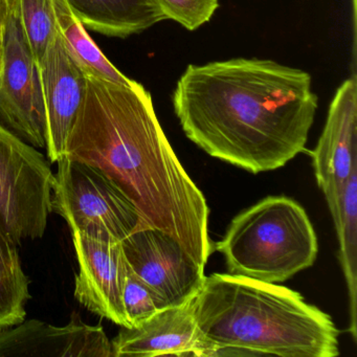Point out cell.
Segmentation results:
<instances>
[{
	"mask_svg": "<svg viewBox=\"0 0 357 357\" xmlns=\"http://www.w3.org/2000/svg\"><path fill=\"white\" fill-rule=\"evenodd\" d=\"M64 156L114 181L137 208L139 229L167 234L206 267L213 252L208 202L171 147L141 83L87 76Z\"/></svg>",
	"mask_w": 357,
	"mask_h": 357,
	"instance_id": "1",
	"label": "cell"
},
{
	"mask_svg": "<svg viewBox=\"0 0 357 357\" xmlns=\"http://www.w3.org/2000/svg\"><path fill=\"white\" fill-rule=\"evenodd\" d=\"M308 73L273 60L188 66L173 107L200 149L252 174L277 170L305 151L317 110Z\"/></svg>",
	"mask_w": 357,
	"mask_h": 357,
	"instance_id": "2",
	"label": "cell"
},
{
	"mask_svg": "<svg viewBox=\"0 0 357 357\" xmlns=\"http://www.w3.org/2000/svg\"><path fill=\"white\" fill-rule=\"evenodd\" d=\"M208 356L336 357L331 317L298 291L231 273H213L193 298Z\"/></svg>",
	"mask_w": 357,
	"mask_h": 357,
	"instance_id": "3",
	"label": "cell"
},
{
	"mask_svg": "<svg viewBox=\"0 0 357 357\" xmlns=\"http://www.w3.org/2000/svg\"><path fill=\"white\" fill-rule=\"evenodd\" d=\"M215 248L229 273L275 284L312 266L319 252L306 211L286 196H269L240 213Z\"/></svg>",
	"mask_w": 357,
	"mask_h": 357,
	"instance_id": "4",
	"label": "cell"
},
{
	"mask_svg": "<svg viewBox=\"0 0 357 357\" xmlns=\"http://www.w3.org/2000/svg\"><path fill=\"white\" fill-rule=\"evenodd\" d=\"M52 193V212L72 229L122 241L141 227L135 204L101 171L62 158Z\"/></svg>",
	"mask_w": 357,
	"mask_h": 357,
	"instance_id": "5",
	"label": "cell"
},
{
	"mask_svg": "<svg viewBox=\"0 0 357 357\" xmlns=\"http://www.w3.org/2000/svg\"><path fill=\"white\" fill-rule=\"evenodd\" d=\"M54 179L51 162L0 123V225L17 245L45 236Z\"/></svg>",
	"mask_w": 357,
	"mask_h": 357,
	"instance_id": "6",
	"label": "cell"
},
{
	"mask_svg": "<svg viewBox=\"0 0 357 357\" xmlns=\"http://www.w3.org/2000/svg\"><path fill=\"white\" fill-rule=\"evenodd\" d=\"M0 123L35 148H47L40 74L24 36L18 0L0 50Z\"/></svg>",
	"mask_w": 357,
	"mask_h": 357,
	"instance_id": "7",
	"label": "cell"
},
{
	"mask_svg": "<svg viewBox=\"0 0 357 357\" xmlns=\"http://www.w3.org/2000/svg\"><path fill=\"white\" fill-rule=\"evenodd\" d=\"M122 246L129 266L152 290L160 309L190 302L204 285V267L158 229H137L122 240Z\"/></svg>",
	"mask_w": 357,
	"mask_h": 357,
	"instance_id": "8",
	"label": "cell"
},
{
	"mask_svg": "<svg viewBox=\"0 0 357 357\" xmlns=\"http://www.w3.org/2000/svg\"><path fill=\"white\" fill-rule=\"evenodd\" d=\"M70 233L79 264L75 298L87 310L131 328L123 304L128 262L122 241L101 239L77 229Z\"/></svg>",
	"mask_w": 357,
	"mask_h": 357,
	"instance_id": "9",
	"label": "cell"
},
{
	"mask_svg": "<svg viewBox=\"0 0 357 357\" xmlns=\"http://www.w3.org/2000/svg\"><path fill=\"white\" fill-rule=\"evenodd\" d=\"M317 185L333 214L342 202L344 187L357 169L356 78L342 83L328 110L325 127L311 152Z\"/></svg>",
	"mask_w": 357,
	"mask_h": 357,
	"instance_id": "10",
	"label": "cell"
},
{
	"mask_svg": "<svg viewBox=\"0 0 357 357\" xmlns=\"http://www.w3.org/2000/svg\"><path fill=\"white\" fill-rule=\"evenodd\" d=\"M45 116L47 160H61L66 141L85 97L86 73L73 57L59 32L39 66Z\"/></svg>",
	"mask_w": 357,
	"mask_h": 357,
	"instance_id": "11",
	"label": "cell"
},
{
	"mask_svg": "<svg viewBox=\"0 0 357 357\" xmlns=\"http://www.w3.org/2000/svg\"><path fill=\"white\" fill-rule=\"evenodd\" d=\"M114 357L112 340L101 325L85 324L73 313L58 327L38 319L0 330V357Z\"/></svg>",
	"mask_w": 357,
	"mask_h": 357,
	"instance_id": "12",
	"label": "cell"
},
{
	"mask_svg": "<svg viewBox=\"0 0 357 357\" xmlns=\"http://www.w3.org/2000/svg\"><path fill=\"white\" fill-rule=\"evenodd\" d=\"M112 346L114 357L208 356L211 349L196 323L193 300L160 309L137 327H121Z\"/></svg>",
	"mask_w": 357,
	"mask_h": 357,
	"instance_id": "13",
	"label": "cell"
},
{
	"mask_svg": "<svg viewBox=\"0 0 357 357\" xmlns=\"http://www.w3.org/2000/svg\"><path fill=\"white\" fill-rule=\"evenodd\" d=\"M83 26L107 37L127 38L166 20L158 0H66Z\"/></svg>",
	"mask_w": 357,
	"mask_h": 357,
	"instance_id": "14",
	"label": "cell"
},
{
	"mask_svg": "<svg viewBox=\"0 0 357 357\" xmlns=\"http://www.w3.org/2000/svg\"><path fill=\"white\" fill-rule=\"evenodd\" d=\"M58 32L73 57L87 76L110 82L128 84L131 79L123 75L97 47L77 14L66 0H53Z\"/></svg>",
	"mask_w": 357,
	"mask_h": 357,
	"instance_id": "15",
	"label": "cell"
},
{
	"mask_svg": "<svg viewBox=\"0 0 357 357\" xmlns=\"http://www.w3.org/2000/svg\"><path fill=\"white\" fill-rule=\"evenodd\" d=\"M340 243V262L349 296V332L357 340V169L349 177L342 202L331 214Z\"/></svg>",
	"mask_w": 357,
	"mask_h": 357,
	"instance_id": "16",
	"label": "cell"
},
{
	"mask_svg": "<svg viewBox=\"0 0 357 357\" xmlns=\"http://www.w3.org/2000/svg\"><path fill=\"white\" fill-rule=\"evenodd\" d=\"M30 298V279L22 268L18 245L0 225V330L26 319Z\"/></svg>",
	"mask_w": 357,
	"mask_h": 357,
	"instance_id": "17",
	"label": "cell"
},
{
	"mask_svg": "<svg viewBox=\"0 0 357 357\" xmlns=\"http://www.w3.org/2000/svg\"><path fill=\"white\" fill-rule=\"evenodd\" d=\"M18 10L24 36L39 68L58 33L53 0H18Z\"/></svg>",
	"mask_w": 357,
	"mask_h": 357,
	"instance_id": "18",
	"label": "cell"
},
{
	"mask_svg": "<svg viewBox=\"0 0 357 357\" xmlns=\"http://www.w3.org/2000/svg\"><path fill=\"white\" fill-rule=\"evenodd\" d=\"M123 304L131 328L137 327L160 311L152 290L133 273L128 264Z\"/></svg>",
	"mask_w": 357,
	"mask_h": 357,
	"instance_id": "19",
	"label": "cell"
},
{
	"mask_svg": "<svg viewBox=\"0 0 357 357\" xmlns=\"http://www.w3.org/2000/svg\"><path fill=\"white\" fill-rule=\"evenodd\" d=\"M166 20H174L189 31L210 22L219 7V0H158Z\"/></svg>",
	"mask_w": 357,
	"mask_h": 357,
	"instance_id": "20",
	"label": "cell"
},
{
	"mask_svg": "<svg viewBox=\"0 0 357 357\" xmlns=\"http://www.w3.org/2000/svg\"><path fill=\"white\" fill-rule=\"evenodd\" d=\"M17 0H0V50L3 47V35L10 16L15 8Z\"/></svg>",
	"mask_w": 357,
	"mask_h": 357,
	"instance_id": "21",
	"label": "cell"
},
{
	"mask_svg": "<svg viewBox=\"0 0 357 357\" xmlns=\"http://www.w3.org/2000/svg\"><path fill=\"white\" fill-rule=\"evenodd\" d=\"M356 3H357V0H352L353 20H354V26H355V24H356Z\"/></svg>",
	"mask_w": 357,
	"mask_h": 357,
	"instance_id": "22",
	"label": "cell"
}]
</instances>
